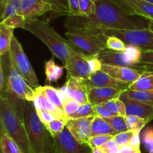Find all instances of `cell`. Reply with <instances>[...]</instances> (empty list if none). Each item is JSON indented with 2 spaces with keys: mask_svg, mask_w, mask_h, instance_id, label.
Wrapping results in <instances>:
<instances>
[{
  "mask_svg": "<svg viewBox=\"0 0 153 153\" xmlns=\"http://www.w3.org/2000/svg\"><path fill=\"white\" fill-rule=\"evenodd\" d=\"M64 27L88 30H135L149 28V19L131 15L110 0H97L91 16H67Z\"/></svg>",
  "mask_w": 153,
  "mask_h": 153,
  "instance_id": "obj_1",
  "label": "cell"
},
{
  "mask_svg": "<svg viewBox=\"0 0 153 153\" xmlns=\"http://www.w3.org/2000/svg\"><path fill=\"white\" fill-rule=\"evenodd\" d=\"M1 135L7 133L17 143L23 153H32L24 122L25 100L7 91H1Z\"/></svg>",
  "mask_w": 153,
  "mask_h": 153,
  "instance_id": "obj_2",
  "label": "cell"
},
{
  "mask_svg": "<svg viewBox=\"0 0 153 153\" xmlns=\"http://www.w3.org/2000/svg\"><path fill=\"white\" fill-rule=\"evenodd\" d=\"M24 122L32 153H55L54 140L47 127L39 118L34 105L25 101Z\"/></svg>",
  "mask_w": 153,
  "mask_h": 153,
  "instance_id": "obj_3",
  "label": "cell"
},
{
  "mask_svg": "<svg viewBox=\"0 0 153 153\" xmlns=\"http://www.w3.org/2000/svg\"><path fill=\"white\" fill-rule=\"evenodd\" d=\"M25 30L40 39L50 49L52 55L58 58L65 67L69 57L71 43L61 37L49 23L37 19L26 20Z\"/></svg>",
  "mask_w": 153,
  "mask_h": 153,
  "instance_id": "obj_4",
  "label": "cell"
},
{
  "mask_svg": "<svg viewBox=\"0 0 153 153\" xmlns=\"http://www.w3.org/2000/svg\"><path fill=\"white\" fill-rule=\"evenodd\" d=\"M65 35L76 49L89 56H98L107 48V37L99 30L70 28L67 29Z\"/></svg>",
  "mask_w": 153,
  "mask_h": 153,
  "instance_id": "obj_5",
  "label": "cell"
},
{
  "mask_svg": "<svg viewBox=\"0 0 153 153\" xmlns=\"http://www.w3.org/2000/svg\"><path fill=\"white\" fill-rule=\"evenodd\" d=\"M105 36H115L126 45H131L141 51H153V32L149 28L135 30L103 29Z\"/></svg>",
  "mask_w": 153,
  "mask_h": 153,
  "instance_id": "obj_6",
  "label": "cell"
},
{
  "mask_svg": "<svg viewBox=\"0 0 153 153\" xmlns=\"http://www.w3.org/2000/svg\"><path fill=\"white\" fill-rule=\"evenodd\" d=\"M9 54L12 64L16 70L22 75V77L34 89L38 88L40 85L35 72L22 46L14 36L12 39Z\"/></svg>",
  "mask_w": 153,
  "mask_h": 153,
  "instance_id": "obj_7",
  "label": "cell"
},
{
  "mask_svg": "<svg viewBox=\"0 0 153 153\" xmlns=\"http://www.w3.org/2000/svg\"><path fill=\"white\" fill-rule=\"evenodd\" d=\"M90 57L76 49L73 45L69 48V57L65 67L67 77L87 80L92 74L90 66Z\"/></svg>",
  "mask_w": 153,
  "mask_h": 153,
  "instance_id": "obj_8",
  "label": "cell"
},
{
  "mask_svg": "<svg viewBox=\"0 0 153 153\" xmlns=\"http://www.w3.org/2000/svg\"><path fill=\"white\" fill-rule=\"evenodd\" d=\"M6 91L27 102H32L35 98V90L16 70L12 63L10 65V74L7 80Z\"/></svg>",
  "mask_w": 153,
  "mask_h": 153,
  "instance_id": "obj_9",
  "label": "cell"
},
{
  "mask_svg": "<svg viewBox=\"0 0 153 153\" xmlns=\"http://www.w3.org/2000/svg\"><path fill=\"white\" fill-rule=\"evenodd\" d=\"M53 140L55 153H89L88 145L78 143L67 127L53 137Z\"/></svg>",
  "mask_w": 153,
  "mask_h": 153,
  "instance_id": "obj_10",
  "label": "cell"
},
{
  "mask_svg": "<svg viewBox=\"0 0 153 153\" xmlns=\"http://www.w3.org/2000/svg\"><path fill=\"white\" fill-rule=\"evenodd\" d=\"M94 117L95 115L79 119H69L67 120L66 127L80 144L88 145L91 137V126Z\"/></svg>",
  "mask_w": 153,
  "mask_h": 153,
  "instance_id": "obj_11",
  "label": "cell"
},
{
  "mask_svg": "<svg viewBox=\"0 0 153 153\" xmlns=\"http://www.w3.org/2000/svg\"><path fill=\"white\" fill-rule=\"evenodd\" d=\"M98 59L102 64L111 66H118V67H125L128 68L134 69L140 73L147 71L148 69L142 64H133L127 59L124 52L111 50L106 48L102 51L97 56Z\"/></svg>",
  "mask_w": 153,
  "mask_h": 153,
  "instance_id": "obj_12",
  "label": "cell"
},
{
  "mask_svg": "<svg viewBox=\"0 0 153 153\" xmlns=\"http://www.w3.org/2000/svg\"><path fill=\"white\" fill-rule=\"evenodd\" d=\"M87 89L95 88H108L122 90L125 91L128 90L130 85L120 82L106 73L102 70H100L91 74L89 79L83 81Z\"/></svg>",
  "mask_w": 153,
  "mask_h": 153,
  "instance_id": "obj_13",
  "label": "cell"
},
{
  "mask_svg": "<svg viewBox=\"0 0 153 153\" xmlns=\"http://www.w3.org/2000/svg\"><path fill=\"white\" fill-rule=\"evenodd\" d=\"M123 10L131 15H136L153 20V4L143 0H110Z\"/></svg>",
  "mask_w": 153,
  "mask_h": 153,
  "instance_id": "obj_14",
  "label": "cell"
},
{
  "mask_svg": "<svg viewBox=\"0 0 153 153\" xmlns=\"http://www.w3.org/2000/svg\"><path fill=\"white\" fill-rule=\"evenodd\" d=\"M49 11L52 7L46 0H21L19 14L26 20H34Z\"/></svg>",
  "mask_w": 153,
  "mask_h": 153,
  "instance_id": "obj_15",
  "label": "cell"
},
{
  "mask_svg": "<svg viewBox=\"0 0 153 153\" xmlns=\"http://www.w3.org/2000/svg\"><path fill=\"white\" fill-rule=\"evenodd\" d=\"M60 89L65 94L67 97L73 99L80 105L88 102V89L83 80L70 77L67 79L65 85Z\"/></svg>",
  "mask_w": 153,
  "mask_h": 153,
  "instance_id": "obj_16",
  "label": "cell"
},
{
  "mask_svg": "<svg viewBox=\"0 0 153 153\" xmlns=\"http://www.w3.org/2000/svg\"><path fill=\"white\" fill-rule=\"evenodd\" d=\"M120 99L123 102L126 109V116H135L150 122L153 120V105L129 100L121 94Z\"/></svg>",
  "mask_w": 153,
  "mask_h": 153,
  "instance_id": "obj_17",
  "label": "cell"
},
{
  "mask_svg": "<svg viewBox=\"0 0 153 153\" xmlns=\"http://www.w3.org/2000/svg\"><path fill=\"white\" fill-rule=\"evenodd\" d=\"M102 70L110 75L114 79L120 82L131 85L140 78V74L137 70L134 69L128 68L125 67H118V66H111L102 64Z\"/></svg>",
  "mask_w": 153,
  "mask_h": 153,
  "instance_id": "obj_18",
  "label": "cell"
},
{
  "mask_svg": "<svg viewBox=\"0 0 153 153\" xmlns=\"http://www.w3.org/2000/svg\"><path fill=\"white\" fill-rule=\"evenodd\" d=\"M124 91L122 90L108 88H95L88 89V102L92 105H102L112 100L120 98Z\"/></svg>",
  "mask_w": 153,
  "mask_h": 153,
  "instance_id": "obj_19",
  "label": "cell"
},
{
  "mask_svg": "<svg viewBox=\"0 0 153 153\" xmlns=\"http://www.w3.org/2000/svg\"><path fill=\"white\" fill-rule=\"evenodd\" d=\"M39 87L34 89L35 90V98H34V101L32 102L36 110L47 111L51 112L54 115H55L58 120H64L67 123L68 119H67L65 114L61 111H60L58 108H57L54 105H52L48 100L46 96L40 91Z\"/></svg>",
  "mask_w": 153,
  "mask_h": 153,
  "instance_id": "obj_20",
  "label": "cell"
},
{
  "mask_svg": "<svg viewBox=\"0 0 153 153\" xmlns=\"http://www.w3.org/2000/svg\"><path fill=\"white\" fill-rule=\"evenodd\" d=\"M118 133L103 118L95 116L91 126V137L98 135L115 136Z\"/></svg>",
  "mask_w": 153,
  "mask_h": 153,
  "instance_id": "obj_21",
  "label": "cell"
},
{
  "mask_svg": "<svg viewBox=\"0 0 153 153\" xmlns=\"http://www.w3.org/2000/svg\"><path fill=\"white\" fill-rule=\"evenodd\" d=\"M130 91H153V71H145L140 74V78L128 87Z\"/></svg>",
  "mask_w": 153,
  "mask_h": 153,
  "instance_id": "obj_22",
  "label": "cell"
},
{
  "mask_svg": "<svg viewBox=\"0 0 153 153\" xmlns=\"http://www.w3.org/2000/svg\"><path fill=\"white\" fill-rule=\"evenodd\" d=\"M14 28L0 23V55L2 56L9 52Z\"/></svg>",
  "mask_w": 153,
  "mask_h": 153,
  "instance_id": "obj_23",
  "label": "cell"
},
{
  "mask_svg": "<svg viewBox=\"0 0 153 153\" xmlns=\"http://www.w3.org/2000/svg\"><path fill=\"white\" fill-rule=\"evenodd\" d=\"M10 54L7 52L4 55L1 56L0 62V90L1 91H6L7 80L10 70Z\"/></svg>",
  "mask_w": 153,
  "mask_h": 153,
  "instance_id": "obj_24",
  "label": "cell"
},
{
  "mask_svg": "<svg viewBox=\"0 0 153 153\" xmlns=\"http://www.w3.org/2000/svg\"><path fill=\"white\" fill-rule=\"evenodd\" d=\"M63 67L57 65L55 63L53 58H51L49 61L45 63V74L46 76V80L49 82H56L58 79H61L64 73Z\"/></svg>",
  "mask_w": 153,
  "mask_h": 153,
  "instance_id": "obj_25",
  "label": "cell"
},
{
  "mask_svg": "<svg viewBox=\"0 0 153 153\" xmlns=\"http://www.w3.org/2000/svg\"><path fill=\"white\" fill-rule=\"evenodd\" d=\"M123 94L129 100L153 105V91H136L126 90L123 93Z\"/></svg>",
  "mask_w": 153,
  "mask_h": 153,
  "instance_id": "obj_26",
  "label": "cell"
},
{
  "mask_svg": "<svg viewBox=\"0 0 153 153\" xmlns=\"http://www.w3.org/2000/svg\"><path fill=\"white\" fill-rule=\"evenodd\" d=\"M1 150L2 153H23L17 143L7 133L1 135Z\"/></svg>",
  "mask_w": 153,
  "mask_h": 153,
  "instance_id": "obj_27",
  "label": "cell"
},
{
  "mask_svg": "<svg viewBox=\"0 0 153 153\" xmlns=\"http://www.w3.org/2000/svg\"><path fill=\"white\" fill-rule=\"evenodd\" d=\"M39 88L52 105H54L60 111L64 112L62 102H61L59 95H58V89L52 88L51 86H40Z\"/></svg>",
  "mask_w": 153,
  "mask_h": 153,
  "instance_id": "obj_28",
  "label": "cell"
},
{
  "mask_svg": "<svg viewBox=\"0 0 153 153\" xmlns=\"http://www.w3.org/2000/svg\"><path fill=\"white\" fill-rule=\"evenodd\" d=\"M52 7V11L60 15L70 16V9L68 0H46Z\"/></svg>",
  "mask_w": 153,
  "mask_h": 153,
  "instance_id": "obj_29",
  "label": "cell"
},
{
  "mask_svg": "<svg viewBox=\"0 0 153 153\" xmlns=\"http://www.w3.org/2000/svg\"><path fill=\"white\" fill-rule=\"evenodd\" d=\"M126 121L128 131H134V132H140L143 127L149 123L146 120L135 116H126Z\"/></svg>",
  "mask_w": 153,
  "mask_h": 153,
  "instance_id": "obj_30",
  "label": "cell"
},
{
  "mask_svg": "<svg viewBox=\"0 0 153 153\" xmlns=\"http://www.w3.org/2000/svg\"><path fill=\"white\" fill-rule=\"evenodd\" d=\"M104 120L110 124L111 126L118 134L128 131V127H127L126 121V117H122L118 115V116H114L111 118H107V119Z\"/></svg>",
  "mask_w": 153,
  "mask_h": 153,
  "instance_id": "obj_31",
  "label": "cell"
},
{
  "mask_svg": "<svg viewBox=\"0 0 153 153\" xmlns=\"http://www.w3.org/2000/svg\"><path fill=\"white\" fill-rule=\"evenodd\" d=\"M21 7V0H8L4 10L1 14V22L13 15L19 13Z\"/></svg>",
  "mask_w": 153,
  "mask_h": 153,
  "instance_id": "obj_32",
  "label": "cell"
},
{
  "mask_svg": "<svg viewBox=\"0 0 153 153\" xmlns=\"http://www.w3.org/2000/svg\"><path fill=\"white\" fill-rule=\"evenodd\" d=\"M95 111H94V105L91 103L88 102L86 104L81 105L80 107L76 110L75 113L70 115L68 117L69 119H79V118L87 117L94 116Z\"/></svg>",
  "mask_w": 153,
  "mask_h": 153,
  "instance_id": "obj_33",
  "label": "cell"
},
{
  "mask_svg": "<svg viewBox=\"0 0 153 153\" xmlns=\"http://www.w3.org/2000/svg\"><path fill=\"white\" fill-rule=\"evenodd\" d=\"M25 22H26V19L23 16L17 13V14L13 15V16L5 19L4 20L1 21V23L10 27V28H22V29H25Z\"/></svg>",
  "mask_w": 153,
  "mask_h": 153,
  "instance_id": "obj_34",
  "label": "cell"
},
{
  "mask_svg": "<svg viewBox=\"0 0 153 153\" xmlns=\"http://www.w3.org/2000/svg\"><path fill=\"white\" fill-rule=\"evenodd\" d=\"M106 46L108 49L118 52H124L126 49V44L121 39L115 36H106Z\"/></svg>",
  "mask_w": 153,
  "mask_h": 153,
  "instance_id": "obj_35",
  "label": "cell"
},
{
  "mask_svg": "<svg viewBox=\"0 0 153 153\" xmlns=\"http://www.w3.org/2000/svg\"><path fill=\"white\" fill-rule=\"evenodd\" d=\"M127 59L133 64H140V60L142 51L138 48L131 45H126V49L124 51Z\"/></svg>",
  "mask_w": 153,
  "mask_h": 153,
  "instance_id": "obj_36",
  "label": "cell"
},
{
  "mask_svg": "<svg viewBox=\"0 0 153 153\" xmlns=\"http://www.w3.org/2000/svg\"><path fill=\"white\" fill-rule=\"evenodd\" d=\"M62 104L63 108H64V112L67 116V119L70 115L75 113L81 105L78 102L70 97H66L65 100L62 102Z\"/></svg>",
  "mask_w": 153,
  "mask_h": 153,
  "instance_id": "obj_37",
  "label": "cell"
},
{
  "mask_svg": "<svg viewBox=\"0 0 153 153\" xmlns=\"http://www.w3.org/2000/svg\"><path fill=\"white\" fill-rule=\"evenodd\" d=\"M134 134V131H126V132L119 133L117 135L114 136L113 139L115 140L117 144L119 146V147L122 148L123 146H127V145H129L130 141H131Z\"/></svg>",
  "mask_w": 153,
  "mask_h": 153,
  "instance_id": "obj_38",
  "label": "cell"
},
{
  "mask_svg": "<svg viewBox=\"0 0 153 153\" xmlns=\"http://www.w3.org/2000/svg\"><path fill=\"white\" fill-rule=\"evenodd\" d=\"M114 136L111 135H98L91 137L88 141V146L91 149L94 148H99L101 146L104 145L105 143H107L108 140H111Z\"/></svg>",
  "mask_w": 153,
  "mask_h": 153,
  "instance_id": "obj_39",
  "label": "cell"
},
{
  "mask_svg": "<svg viewBox=\"0 0 153 153\" xmlns=\"http://www.w3.org/2000/svg\"><path fill=\"white\" fill-rule=\"evenodd\" d=\"M66 124H67V123L65 121L61 120H56L49 123L48 126H46V127H47L52 137H53L58 134L61 133L64 129Z\"/></svg>",
  "mask_w": 153,
  "mask_h": 153,
  "instance_id": "obj_40",
  "label": "cell"
},
{
  "mask_svg": "<svg viewBox=\"0 0 153 153\" xmlns=\"http://www.w3.org/2000/svg\"><path fill=\"white\" fill-rule=\"evenodd\" d=\"M81 15L91 16L95 9V2L93 0H79Z\"/></svg>",
  "mask_w": 153,
  "mask_h": 153,
  "instance_id": "obj_41",
  "label": "cell"
},
{
  "mask_svg": "<svg viewBox=\"0 0 153 153\" xmlns=\"http://www.w3.org/2000/svg\"><path fill=\"white\" fill-rule=\"evenodd\" d=\"M140 63L143 64L148 70L153 71V51H142Z\"/></svg>",
  "mask_w": 153,
  "mask_h": 153,
  "instance_id": "obj_42",
  "label": "cell"
},
{
  "mask_svg": "<svg viewBox=\"0 0 153 153\" xmlns=\"http://www.w3.org/2000/svg\"><path fill=\"white\" fill-rule=\"evenodd\" d=\"M153 139V127L149 126L143 130L140 137V141L143 143L145 149L147 151Z\"/></svg>",
  "mask_w": 153,
  "mask_h": 153,
  "instance_id": "obj_43",
  "label": "cell"
},
{
  "mask_svg": "<svg viewBox=\"0 0 153 153\" xmlns=\"http://www.w3.org/2000/svg\"><path fill=\"white\" fill-rule=\"evenodd\" d=\"M36 111H37V115H38L39 118L41 120V122L43 123L46 125V126L49 125V123H51L52 122H53V121L58 120L55 115H54L51 112L47 111L36 110Z\"/></svg>",
  "mask_w": 153,
  "mask_h": 153,
  "instance_id": "obj_44",
  "label": "cell"
},
{
  "mask_svg": "<svg viewBox=\"0 0 153 153\" xmlns=\"http://www.w3.org/2000/svg\"><path fill=\"white\" fill-rule=\"evenodd\" d=\"M99 149L104 153H120V148L113 138L99 147Z\"/></svg>",
  "mask_w": 153,
  "mask_h": 153,
  "instance_id": "obj_45",
  "label": "cell"
},
{
  "mask_svg": "<svg viewBox=\"0 0 153 153\" xmlns=\"http://www.w3.org/2000/svg\"><path fill=\"white\" fill-rule=\"evenodd\" d=\"M94 111H95V116H98L103 119H107L114 117V115L108 110L106 108H105L102 105H97L94 106Z\"/></svg>",
  "mask_w": 153,
  "mask_h": 153,
  "instance_id": "obj_46",
  "label": "cell"
},
{
  "mask_svg": "<svg viewBox=\"0 0 153 153\" xmlns=\"http://www.w3.org/2000/svg\"><path fill=\"white\" fill-rule=\"evenodd\" d=\"M70 5V13L72 16H79L81 15L79 0H68Z\"/></svg>",
  "mask_w": 153,
  "mask_h": 153,
  "instance_id": "obj_47",
  "label": "cell"
},
{
  "mask_svg": "<svg viewBox=\"0 0 153 153\" xmlns=\"http://www.w3.org/2000/svg\"><path fill=\"white\" fill-rule=\"evenodd\" d=\"M102 105L105 108H107L108 110L109 111L114 115V116H118V115H119L115 100H110V101H108L106 102L102 103Z\"/></svg>",
  "mask_w": 153,
  "mask_h": 153,
  "instance_id": "obj_48",
  "label": "cell"
},
{
  "mask_svg": "<svg viewBox=\"0 0 153 153\" xmlns=\"http://www.w3.org/2000/svg\"><path fill=\"white\" fill-rule=\"evenodd\" d=\"M115 102H116V105L117 107L118 113H119L120 116L126 117V105L123 103V102L120 98L116 99Z\"/></svg>",
  "mask_w": 153,
  "mask_h": 153,
  "instance_id": "obj_49",
  "label": "cell"
},
{
  "mask_svg": "<svg viewBox=\"0 0 153 153\" xmlns=\"http://www.w3.org/2000/svg\"><path fill=\"white\" fill-rule=\"evenodd\" d=\"M120 153H141L140 147H134L131 145H127L120 148Z\"/></svg>",
  "mask_w": 153,
  "mask_h": 153,
  "instance_id": "obj_50",
  "label": "cell"
},
{
  "mask_svg": "<svg viewBox=\"0 0 153 153\" xmlns=\"http://www.w3.org/2000/svg\"><path fill=\"white\" fill-rule=\"evenodd\" d=\"M140 143H141V141H140V132H134V136L131 138L129 145L134 146V147H140Z\"/></svg>",
  "mask_w": 153,
  "mask_h": 153,
  "instance_id": "obj_51",
  "label": "cell"
},
{
  "mask_svg": "<svg viewBox=\"0 0 153 153\" xmlns=\"http://www.w3.org/2000/svg\"><path fill=\"white\" fill-rule=\"evenodd\" d=\"M8 0H0V9H1V14L3 13L6 4H7Z\"/></svg>",
  "mask_w": 153,
  "mask_h": 153,
  "instance_id": "obj_52",
  "label": "cell"
},
{
  "mask_svg": "<svg viewBox=\"0 0 153 153\" xmlns=\"http://www.w3.org/2000/svg\"><path fill=\"white\" fill-rule=\"evenodd\" d=\"M91 153H104L102 150H100L99 148H94L91 149Z\"/></svg>",
  "mask_w": 153,
  "mask_h": 153,
  "instance_id": "obj_53",
  "label": "cell"
},
{
  "mask_svg": "<svg viewBox=\"0 0 153 153\" xmlns=\"http://www.w3.org/2000/svg\"><path fill=\"white\" fill-rule=\"evenodd\" d=\"M147 152L148 153H153V139L152 140V143H151L150 146H149V149H147Z\"/></svg>",
  "mask_w": 153,
  "mask_h": 153,
  "instance_id": "obj_54",
  "label": "cell"
},
{
  "mask_svg": "<svg viewBox=\"0 0 153 153\" xmlns=\"http://www.w3.org/2000/svg\"><path fill=\"white\" fill-rule=\"evenodd\" d=\"M149 29L153 32V20L152 19H149Z\"/></svg>",
  "mask_w": 153,
  "mask_h": 153,
  "instance_id": "obj_55",
  "label": "cell"
},
{
  "mask_svg": "<svg viewBox=\"0 0 153 153\" xmlns=\"http://www.w3.org/2000/svg\"><path fill=\"white\" fill-rule=\"evenodd\" d=\"M143 1H146V2H148V3H150V4H153V0H143Z\"/></svg>",
  "mask_w": 153,
  "mask_h": 153,
  "instance_id": "obj_56",
  "label": "cell"
},
{
  "mask_svg": "<svg viewBox=\"0 0 153 153\" xmlns=\"http://www.w3.org/2000/svg\"><path fill=\"white\" fill-rule=\"evenodd\" d=\"M93 1H94V2H96V1H97V0H93Z\"/></svg>",
  "mask_w": 153,
  "mask_h": 153,
  "instance_id": "obj_57",
  "label": "cell"
},
{
  "mask_svg": "<svg viewBox=\"0 0 153 153\" xmlns=\"http://www.w3.org/2000/svg\"><path fill=\"white\" fill-rule=\"evenodd\" d=\"M1 153H2V152H1Z\"/></svg>",
  "mask_w": 153,
  "mask_h": 153,
  "instance_id": "obj_58",
  "label": "cell"
}]
</instances>
